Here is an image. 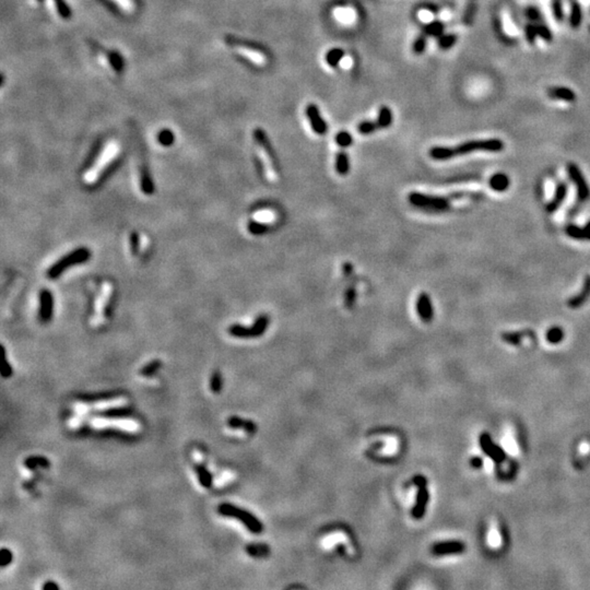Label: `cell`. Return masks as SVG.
I'll return each mask as SVG.
<instances>
[{"label":"cell","instance_id":"23","mask_svg":"<svg viewBox=\"0 0 590 590\" xmlns=\"http://www.w3.org/2000/svg\"><path fill=\"white\" fill-rule=\"evenodd\" d=\"M195 469H196L199 483L206 488H210L212 486V482H213L212 473L207 469L205 464H197Z\"/></svg>","mask_w":590,"mask_h":590},{"label":"cell","instance_id":"36","mask_svg":"<svg viewBox=\"0 0 590 590\" xmlns=\"http://www.w3.org/2000/svg\"><path fill=\"white\" fill-rule=\"evenodd\" d=\"M162 367V361L161 360H153L150 363H148L146 365H144L141 371H140V374L144 377H152L154 374H157V372Z\"/></svg>","mask_w":590,"mask_h":590},{"label":"cell","instance_id":"26","mask_svg":"<svg viewBox=\"0 0 590 590\" xmlns=\"http://www.w3.org/2000/svg\"><path fill=\"white\" fill-rule=\"evenodd\" d=\"M477 13V0H467V5H465L462 22L464 26H472L473 21H475Z\"/></svg>","mask_w":590,"mask_h":590},{"label":"cell","instance_id":"11","mask_svg":"<svg viewBox=\"0 0 590 590\" xmlns=\"http://www.w3.org/2000/svg\"><path fill=\"white\" fill-rule=\"evenodd\" d=\"M415 307H416V313L423 323L430 324L433 321L434 308H433L431 297L428 293L422 292V293L419 294V297L416 299Z\"/></svg>","mask_w":590,"mask_h":590},{"label":"cell","instance_id":"48","mask_svg":"<svg viewBox=\"0 0 590 590\" xmlns=\"http://www.w3.org/2000/svg\"><path fill=\"white\" fill-rule=\"evenodd\" d=\"M2 350H3V354H4V363H3V366H2V376L4 378H8L12 375V366L10 365V363L8 362L7 358H6V350H5V347H2Z\"/></svg>","mask_w":590,"mask_h":590},{"label":"cell","instance_id":"35","mask_svg":"<svg viewBox=\"0 0 590 590\" xmlns=\"http://www.w3.org/2000/svg\"><path fill=\"white\" fill-rule=\"evenodd\" d=\"M444 32V24L440 21H433L424 28V33L429 36L439 37Z\"/></svg>","mask_w":590,"mask_h":590},{"label":"cell","instance_id":"32","mask_svg":"<svg viewBox=\"0 0 590 590\" xmlns=\"http://www.w3.org/2000/svg\"><path fill=\"white\" fill-rule=\"evenodd\" d=\"M391 122H392L391 111L389 110V107L383 106L382 108H380L378 119H377V124H378L379 128H388L391 125Z\"/></svg>","mask_w":590,"mask_h":590},{"label":"cell","instance_id":"2","mask_svg":"<svg viewBox=\"0 0 590 590\" xmlns=\"http://www.w3.org/2000/svg\"><path fill=\"white\" fill-rule=\"evenodd\" d=\"M91 255H92L91 251L87 247L76 248V250L68 253L67 255L64 256V257H61L59 260L54 263L47 271V277L52 279V280H55V279L59 278L69 268L87 262L91 258Z\"/></svg>","mask_w":590,"mask_h":590},{"label":"cell","instance_id":"30","mask_svg":"<svg viewBox=\"0 0 590 590\" xmlns=\"http://www.w3.org/2000/svg\"><path fill=\"white\" fill-rule=\"evenodd\" d=\"M110 2L126 14H134L137 11L138 5L136 0H110Z\"/></svg>","mask_w":590,"mask_h":590},{"label":"cell","instance_id":"24","mask_svg":"<svg viewBox=\"0 0 590 590\" xmlns=\"http://www.w3.org/2000/svg\"><path fill=\"white\" fill-rule=\"evenodd\" d=\"M246 552L253 557H267L270 549L265 543H252L246 547Z\"/></svg>","mask_w":590,"mask_h":590},{"label":"cell","instance_id":"38","mask_svg":"<svg viewBox=\"0 0 590 590\" xmlns=\"http://www.w3.org/2000/svg\"><path fill=\"white\" fill-rule=\"evenodd\" d=\"M563 339H564V331L561 327H552L547 332V340L550 343L557 345L560 343Z\"/></svg>","mask_w":590,"mask_h":590},{"label":"cell","instance_id":"15","mask_svg":"<svg viewBox=\"0 0 590 590\" xmlns=\"http://www.w3.org/2000/svg\"><path fill=\"white\" fill-rule=\"evenodd\" d=\"M589 297H590V276H586L583 288H581L579 294L570 299L568 302V305L571 308H578L585 304Z\"/></svg>","mask_w":590,"mask_h":590},{"label":"cell","instance_id":"3","mask_svg":"<svg viewBox=\"0 0 590 590\" xmlns=\"http://www.w3.org/2000/svg\"><path fill=\"white\" fill-rule=\"evenodd\" d=\"M452 197L443 196H428L421 192H411L408 196L409 203L413 207L421 209L425 212L440 213L448 211L450 208Z\"/></svg>","mask_w":590,"mask_h":590},{"label":"cell","instance_id":"43","mask_svg":"<svg viewBox=\"0 0 590 590\" xmlns=\"http://www.w3.org/2000/svg\"><path fill=\"white\" fill-rule=\"evenodd\" d=\"M336 142L341 148H347V146H350L352 144L353 139H352V136L349 134L348 131H340V133L336 137Z\"/></svg>","mask_w":590,"mask_h":590},{"label":"cell","instance_id":"41","mask_svg":"<svg viewBox=\"0 0 590 590\" xmlns=\"http://www.w3.org/2000/svg\"><path fill=\"white\" fill-rule=\"evenodd\" d=\"M379 129L377 121H363L358 126V131L361 135H370Z\"/></svg>","mask_w":590,"mask_h":590},{"label":"cell","instance_id":"18","mask_svg":"<svg viewBox=\"0 0 590 590\" xmlns=\"http://www.w3.org/2000/svg\"><path fill=\"white\" fill-rule=\"evenodd\" d=\"M270 317L266 314H261L256 318L254 324L251 326L252 338H258L265 333L269 327Z\"/></svg>","mask_w":590,"mask_h":590},{"label":"cell","instance_id":"56","mask_svg":"<svg viewBox=\"0 0 590 590\" xmlns=\"http://www.w3.org/2000/svg\"><path fill=\"white\" fill-rule=\"evenodd\" d=\"M43 589L44 590H58L59 586L55 583V581H47V583H45L43 585Z\"/></svg>","mask_w":590,"mask_h":590},{"label":"cell","instance_id":"45","mask_svg":"<svg viewBox=\"0 0 590 590\" xmlns=\"http://www.w3.org/2000/svg\"><path fill=\"white\" fill-rule=\"evenodd\" d=\"M426 35L424 32L416 37V40L413 43V52L415 54H422L426 47Z\"/></svg>","mask_w":590,"mask_h":590},{"label":"cell","instance_id":"14","mask_svg":"<svg viewBox=\"0 0 590 590\" xmlns=\"http://www.w3.org/2000/svg\"><path fill=\"white\" fill-rule=\"evenodd\" d=\"M306 115L309 119L310 125H312L313 130L317 135H325L327 133L328 130V126H327V122H326L321 116L319 110H318V107L314 104H309L306 107Z\"/></svg>","mask_w":590,"mask_h":590},{"label":"cell","instance_id":"54","mask_svg":"<svg viewBox=\"0 0 590 590\" xmlns=\"http://www.w3.org/2000/svg\"><path fill=\"white\" fill-rule=\"evenodd\" d=\"M160 142L163 145H169L173 142V136L169 133H164L160 136Z\"/></svg>","mask_w":590,"mask_h":590},{"label":"cell","instance_id":"42","mask_svg":"<svg viewBox=\"0 0 590 590\" xmlns=\"http://www.w3.org/2000/svg\"><path fill=\"white\" fill-rule=\"evenodd\" d=\"M456 42H457V36L454 34L441 35L438 38V46L441 50H449L450 47H453V46L456 44Z\"/></svg>","mask_w":590,"mask_h":590},{"label":"cell","instance_id":"27","mask_svg":"<svg viewBox=\"0 0 590 590\" xmlns=\"http://www.w3.org/2000/svg\"><path fill=\"white\" fill-rule=\"evenodd\" d=\"M490 186L493 190L496 191H504L508 188L509 186V178L505 174H495L491 177Z\"/></svg>","mask_w":590,"mask_h":590},{"label":"cell","instance_id":"5","mask_svg":"<svg viewBox=\"0 0 590 590\" xmlns=\"http://www.w3.org/2000/svg\"><path fill=\"white\" fill-rule=\"evenodd\" d=\"M225 43L229 45L232 50L237 52L239 55L244 56L248 60L253 61V63L257 65H265L267 63V56L261 50H259L256 46L238 40V38L227 36L225 37Z\"/></svg>","mask_w":590,"mask_h":590},{"label":"cell","instance_id":"49","mask_svg":"<svg viewBox=\"0 0 590 590\" xmlns=\"http://www.w3.org/2000/svg\"><path fill=\"white\" fill-rule=\"evenodd\" d=\"M355 300H356V291L354 288H349L347 290L346 293V297H345V303H346V306L348 308H352L353 305L355 304Z\"/></svg>","mask_w":590,"mask_h":590},{"label":"cell","instance_id":"9","mask_svg":"<svg viewBox=\"0 0 590 590\" xmlns=\"http://www.w3.org/2000/svg\"><path fill=\"white\" fill-rule=\"evenodd\" d=\"M465 550L464 543L458 540H450V541H441L434 543L431 552L434 555L444 556L450 554H460Z\"/></svg>","mask_w":590,"mask_h":590},{"label":"cell","instance_id":"17","mask_svg":"<svg viewBox=\"0 0 590 590\" xmlns=\"http://www.w3.org/2000/svg\"><path fill=\"white\" fill-rule=\"evenodd\" d=\"M548 95L554 100H563L566 102H574L576 100V94L573 90L565 87H554L548 90Z\"/></svg>","mask_w":590,"mask_h":590},{"label":"cell","instance_id":"10","mask_svg":"<svg viewBox=\"0 0 590 590\" xmlns=\"http://www.w3.org/2000/svg\"><path fill=\"white\" fill-rule=\"evenodd\" d=\"M254 139L256 140V142H257L258 146L262 150V152L266 154V157L270 161V164H273L274 168L277 170V172H279V166L277 164V159H276L274 148H273V145L270 144L269 138H268L267 134L265 133V130H262L260 128H256L254 130Z\"/></svg>","mask_w":590,"mask_h":590},{"label":"cell","instance_id":"46","mask_svg":"<svg viewBox=\"0 0 590 590\" xmlns=\"http://www.w3.org/2000/svg\"><path fill=\"white\" fill-rule=\"evenodd\" d=\"M552 10H553V14H554V18L556 19V21L562 22L564 19L562 0H552Z\"/></svg>","mask_w":590,"mask_h":590},{"label":"cell","instance_id":"13","mask_svg":"<svg viewBox=\"0 0 590 590\" xmlns=\"http://www.w3.org/2000/svg\"><path fill=\"white\" fill-rule=\"evenodd\" d=\"M429 501H430V492L428 490V485L419 486L416 492L415 504L412 507V510H411V514H412L413 518L421 519L424 517Z\"/></svg>","mask_w":590,"mask_h":590},{"label":"cell","instance_id":"4","mask_svg":"<svg viewBox=\"0 0 590 590\" xmlns=\"http://www.w3.org/2000/svg\"><path fill=\"white\" fill-rule=\"evenodd\" d=\"M218 511L221 516L238 519L252 533L259 534L263 530V525L257 517L248 510L233 505V504L222 503L218 507Z\"/></svg>","mask_w":590,"mask_h":590},{"label":"cell","instance_id":"12","mask_svg":"<svg viewBox=\"0 0 590 590\" xmlns=\"http://www.w3.org/2000/svg\"><path fill=\"white\" fill-rule=\"evenodd\" d=\"M53 315H54L53 293L47 289H43L40 292V312H38V317H40V321L42 323L47 324L52 321Z\"/></svg>","mask_w":590,"mask_h":590},{"label":"cell","instance_id":"28","mask_svg":"<svg viewBox=\"0 0 590 590\" xmlns=\"http://www.w3.org/2000/svg\"><path fill=\"white\" fill-rule=\"evenodd\" d=\"M24 465L30 469V470H34L37 467H42V468H48L51 465L50 460L47 459L46 457L43 456H31L29 458H27L26 461H24Z\"/></svg>","mask_w":590,"mask_h":590},{"label":"cell","instance_id":"19","mask_svg":"<svg viewBox=\"0 0 590 590\" xmlns=\"http://www.w3.org/2000/svg\"><path fill=\"white\" fill-rule=\"evenodd\" d=\"M228 424L232 429H242L250 434H254L257 431V425H256L255 422L251 420H245V419L238 416H231L229 419Z\"/></svg>","mask_w":590,"mask_h":590},{"label":"cell","instance_id":"50","mask_svg":"<svg viewBox=\"0 0 590 590\" xmlns=\"http://www.w3.org/2000/svg\"><path fill=\"white\" fill-rule=\"evenodd\" d=\"M526 17L529 19L531 22L535 23V22H539L541 17H540V11L537 9V8L534 7H528L526 9Z\"/></svg>","mask_w":590,"mask_h":590},{"label":"cell","instance_id":"1","mask_svg":"<svg viewBox=\"0 0 590 590\" xmlns=\"http://www.w3.org/2000/svg\"><path fill=\"white\" fill-rule=\"evenodd\" d=\"M504 149V142L500 139H485V140H472L461 143L457 146H434L430 150V157L436 161L449 160L460 155L469 154L475 151L499 152Z\"/></svg>","mask_w":590,"mask_h":590},{"label":"cell","instance_id":"20","mask_svg":"<svg viewBox=\"0 0 590 590\" xmlns=\"http://www.w3.org/2000/svg\"><path fill=\"white\" fill-rule=\"evenodd\" d=\"M140 185L141 190L145 195H152L154 192V183L150 170L145 165L140 166Z\"/></svg>","mask_w":590,"mask_h":590},{"label":"cell","instance_id":"39","mask_svg":"<svg viewBox=\"0 0 590 590\" xmlns=\"http://www.w3.org/2000/svg\"><path fill=\"white\" fill-rule=\"evenodd\" d=\"M222 387H223L222 374L219 371H215V372H213V374H212L211 379H210L211 390L214 394H219L222 390Z\"/></svg>","mask_w":590,"mask_h":590},{"label":"cell","instance_id":"44","mask_svg":"<svg viewBox=\"0 0 590 590\" xmlns=\"http://www.w3.org/2000/svg\"><path fill=\"white\" fill-rule=\"evenodd\" d=\"M525 36H526V40L529 44H533L535 42V37L538 36V32H537V27L533 22L531 23H528V24L525 27Z\"/></svg>","mask_w":590,"mask_h":590},{"label":"cell","instance_id":"6","mask_svg":"<svg viewBox=\"0 0 590 590\" xmlns=\"http://www.w3.org/2000/svg\"><path fill=\"white\" fill-rule=\"evenodd\" d=\"M93 51L95 53V56L100 65L102 66L107 72H110L113 76H118L121 72L122 69L121 61L119 59V56L116 55L115 53L104 50L102 47H99V46H95Z\"/></svg>","mask_w":590,"mask_h":590},{"label":"cell","instance_id":"34","mask_svg":"<svg viewBox=\"0 0 590 590\" xmlns=\"http://www.w3.org/2000/svg\"><path fill=\"white\" fill-rule=\"evenodd\" d=\"M345 57V52L341 48H333L328 52L327 56H326V61H327L330 67H337L341 60Z\"/></svg>","mask_w":590,"mask_h":590},{"label":"cell","instance_id":"40","mask_svg":"<svg viewBox=\"0 0 590 590\" xmlns=\"http://www.w3.org/2000/svg\"><path fill=\"white\" fill-rule=\"evenodd\" d=\"M535 27H537V32H538V36L542 37V40H545L546 42H552V32H551L550 29L545 24V23H542L541 21L539 22H535L534 23Z\"/></svg>","mask_w":590,"mask_h":590},{"label":"cell","instance_id":"53","mask_svg":"<svg viewBox=\"0 0 590 590\" xmlns=\"http://www.w3.org/2000/svg\"><path fill=\"white\" fill-rule=\"evenodd\" d=\"M413 484L419 487V486H424V485H428V479H426L424 476L422 475H416L413 480H412Z\"/></svg>","mask_w":590,"mask_h":590},{"label":"cell","instance_id":"16","mask_svg":"<svg viewBox=\"0 0 590 590\" xmlns=\"http://www.w3.org/2000/svg\"><path fill=\"white\" fill-rule=\"evenodd\" d=\"M566 195H568V186H566L565 183H560L557 185L553 199L550 201L548 207H547L548 212L556 211L557 209L561 207L563 201L565 200Z\"/></svg>","mask_w":590,"mask_h":590},{"label":"cell","instance_id":"57","mask_svg":"<svg viewBox=\"0 0 590 590\" xmlns=\"http://www.w3.org/2000/svg\"><path fill=\"white\" fill-rule=\"evenodd\" d=\"M343 271L347 276H350V274H352V271H353V267H352L351 263H345Z\"/></svg>","mask_w":590,"mask_h":590},{"label":"cell","instance_id":"33","mask_svg":"<svg viewBox=\"0 0 590 590\" xmlns=\"http://www.w3.org/2000/svg\"><path fill=\"white\" fill-rule=\"evenodd\" d=\"M247 229H248V231H250L251 234L256 235V236H260L263 234H267L270 230V227L265 223H261V222L250 221L248 222Z\"/></svg>","mask_w":590,"mask_h":590},{"label":"cell","instance_id":"21","mask_svg":"<svg viewBox=\"0 0 590 590\" xmlns=\"http://www.w3.org/2000/svg\"><path fill=\"white\" fill-rule=\"evenodd\" d=\"M46 3L55 17L59 19H67L69 17V12L64 0H46Z\"/></svg>","mask_w":590,"mask_h":590},{"label":"cell","instance_id":"22","mask_svg":"<svg viewBox=\"0 0 590 590\" xmlns=\"http://www.w3.org/2000/svg\"><path fill=\"white\" fill-rule=\"evenodd\" d=\"M131 413H133V410L130 408L127 407H119V408H111V409H107L104 411H101L99 412V415L105 417V419H122V417H127L129 416Z\"/></svg>","mask_w":590,"mask_h":590},{"label":"cell","instance_id":"29","mask_svg":"<svg viewBox=\"0 0 590 590\" xmlns=\"http://www.w3.org/2000/svg\"><path fill=\"white\" fill-rule=\"evenodd\" d=\"M229 333L231 336L235 337V338H240V339L252 338L251 327H247V326L240 325V324H234V325L230 326Z\"/></svg>","mask_w":590,"mask_h":590},{"label":"cell","instance_id":"55","mask_svg":"<svg viewBox=\"0 0 590 590\" xmlns=\"http://www.w3.org/2000/svg\"><path fill=\"white\" fill-rule=\"evenodd\" d=\"M470 464H471V467H473L475 469L481 468V467H482V464H483L482 458H480V457H473V458H471V459H470Z\"/></svg>","mask_w":590,"mask_h":590},{"label":"cell","instance_id":"47","mask_svg":"<svg viewBox=\"0 0 590 590\" xmlns=\"http://www.w3.org/2000/svg\"><path fill=\"white\" fill-rule=\"evenodd\" d=\"M12 560L13 555L11 551L9 549L3 548L2 551H0V565H2V568H6V566L12 562Z\"/></svg>","mask_w":590,"mask_h":590},{"label":"cell","instance_id":"8","mask_svg":"<svg viewBox=\"0 0 590 590\" xmlns=\"http://www.w3.org/2000/svg\"><path fill=\"white\" fill-rule=\"evenodd\" d=\"M479 443L484 454L490 457L496 463H501L506 459V454L504 452V449L501 446L496 445L487 433L481 434Z\"/></svg>","mask_w":590,"mask_h":590},{"label":"cell","instance_id":"37","mask_svg":"<svg viewBox=\"0 0 590 590\" xmlns=\"http://www.w3.org/2000/svg\"><path fill=\"white\" fill-rule=\"evenodd\" d=\"M528 332H529V330L522 331V332H505L502 335V339L505 341L506 343L513 345V346H518L520 343V341H522V339L524 337H526Z\"/></svg>","mask_w":590,"mask_h":590},{"label":"cell","instance_id":"51","mask_svg":"<svg viewBox=\"0 0 590 590\" xmlns=\"http://www.w3.org/2000/svg\"><path fill=\"white\" fill-rule=\"evenodd\" d=\"M139 235L137 232H133L129 236V242H130V248L131 251H133L134 254H137L138 250H139Z\"/></svg>","mask_w":590,"mask_h":590},{"label":"cell","instance_id":"7","mask_svg":"<svg viewBox=\"0 0 590 590\" xmlns=\"http://www.w3.org/2000/svg\"><path fill=\"white\" fill-rule=\"evenodd\" d=\"M568 173L571 177L572 182L576 186L578 200L580 203L587 201L590 197V189L580 168L575 164V163H570V164H568Z\"/></svg>","mask_w":590,"mask_h":590},{"label":"cell","instance_id":"52","mask_svg":"<svg viewBox=\"0 0 590 590\" xmlns=\"http://www.w3.org/2000/svg\"><path fill=\"white\" fill-rule=\"evenodd\" d=\"M112 394H102V395H90V396H85L84 398H81V400L84 401H96V400H104V399H111L112 398Z\"/></svg>","mask_w":590,"mask_h":590},{"label":"cell","instance_id":"25","mask_svg":"<svg viewBox=\"0 0 590 590\" xmlns=\"http://www.w3.org/2000/svg\"><path fill=\"white\" fill-rule=\"evenodd\" d=\"M336 170L341 176H345L350 170V160L345 151H340L336 158Z\"/></svg>","mask_w":590,"mask_h":590},{"label":"cell","instance_id":"31","mask_svg":"<svg viewBox=\"0 0 590 590\" xmlns=\"http://www.w3.org/2000/svg\"><path fill=\"white\" fill-rule=\"evenodd\" d=\"M581 18H583V14H581V8H580L579 4L577 2H573L572 8H571V15H570L571 27L573 29L579 28L580 23H581Z\"/></svg>","mask_w":590,"mask_h":590}]
</instances>
